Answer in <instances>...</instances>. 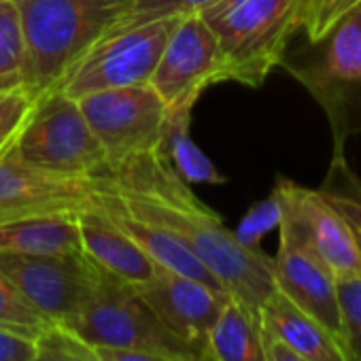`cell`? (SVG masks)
Masks as SVG:
<instances>
[{
	"instance_id": "obj_31",
	"label": "cell",
	"mask_w": 361,
	"mask_h": 361,
	"mask_svg": "<svg viewBox=\"0 0 361 361\" xmlns=\"http://www.w3.org/2000/svg\"><path fill=\"white\" fill-rule=\"evenodd\" d=\"M32 361H71L68 353L56 331V327L51 325L45 334L39 336L37 342V353L32 357Z\"/></svg>"
},
{
	"instance_id": "obj_1",
	"label": "cell",
	"mask_w": 361,
	"mask_h": 361,
	"mask_svg": "<svg viewBox=\"0 0 361 361\" xmlns=\"http://www.w3.org/2000/svg\"><path fill=\"white\" fill-rule=\"evenodd\" d=\"M102 176L136 211L183 243L213 272L230 298L259 312L276 289L272 257L262 249L243 245L164 155L134 157Z\"/></svg>"
},
{
	"instance_id": "obj_4",
	"label": "cell",
	"mask_w": 361,
	"mask_h": 361,
	"mask_svg": "<svg viewBox=\"0 0 361 361\" xmlns=\"http://www.w3.org/2000/svg\"><path fill=\"white\" fill-rule=\"evenodd\" d=\"M281 66L323 106L336 147H344L348 132H361V3L344 13L321 41L308 43L306 54L285 58Z\"/></svg>"
},
{
	"instance_id": "obj_20",
	"label": "cell",
	"mask_w": 361,
	"mask_h": 361,
	"mask_svg": "<svg viewBox=\"0 0 361 361\" xmlns=\"http://www.w3.org/2000/svg\"><path fill=\"white\" fill-rule=\"evenodd\" d=\"M190 121L192 115H166L164 136L157 153L170 161V166L185 183H209V185L226 183V176L192 140Z\"/></svg>"
},
{
	"instance_id": "obj_5",
	"label": "cell",
	"mask_w": 361,
	"mask_h": 361,
	"mask_svg": "<svg viewBox=\"0 0 361 361\" xmlns=\"http://www.w3.org/2000/svg\"><path fill=\"white\" fill-rule=\"evenodd\" d=\"M60 327H66L92 346L149 350L174 361H198L207 355L168 331L134 285L102 270H98V281L81 310Z\"/></svg>"
},
{
	"instance_id": "obj_11",
	"label": "cell",
	"mask_w": 361,
	"mask_h": 361,
	"mask_svg": "<svg viewBox=\"0 0 361 361\" xmlns=\"http://www.w3.org/2000/svg\"><path fill=\"white\" fill-rule=\"evenodd\" d=\"M274 192L283 207V217L298 238L325 264L336 281L361 276V251L346 219L319 190L279 176Z\"/></svg>"
},
{
	"instance_id": "obj_21",
	"label": "cell",
	"mask_w": 361,
	"mask_h": 361,
	"mask_svg": "<svg viewBox=\"0 0 361 361\" xmlns=\"http://www.w3.org/2000/svg\"><path fill=\"white\" fill-rule=\"evenodd\" d=\"M319 192L346 219L361 251V176H357L346 164L344 147H336L327 176Z\"/></svg>"
},
{
	"instance_id": "obj_9",
	"label": "cell",
	"mask_w": 361,
	"mask_h": 361,
	"mask_svg": "<svg viewBox=\"0 0 361 361\" xmlns=\"http://www.w3.org/2000/svg\"><path fill=\"white\" fill-rule=\"evenodd\" d=\"M224 81V60L213 30L198 13L178 16L149 85L166 115H192L207 87Z\"/></svg>"
},
{
	"instance_id": "obj_23",
	"label": "cell",
	"mask_w": 361,
	"mask_h": 361,
	"mask_svg": "<svg viewBox=\"0 0 361 361\" xmlns=\"http://www.w3.org/2000/svg\"><path fill=\"white\" fill-rule=\"evenodd\" d=\"M0 327L32 338H39L51 327V323L24 300V295L3 272H0Z\"/></svg>"
},
{
	"instance_id": "obj_26",
	"label": "cell",
	"mask_w": 361,
	"mask_h": 361,
	"mask_svg": "<svg viewBox=\"0 0 361 361\" xmlns=\"http://www.w3.org/2000/svg\"><path fill=\"white\" fill-rule=\"evenodd\" d=\"M35 102L37 98L24 87L0 92V157L13 147Z\"/></svg>"
},
{
	"instance_id": "obj_6",
	"label": "cell",
	"mask_w": 361,
	"mask_h": 361,
	"mask_svg": "<svg viewBox=\"0 0 361 361\" xmlns=\"http://www.w3.org/2000/svg\"><path fill=\"white\" fill-rule=\"evenodd\" d=\"M13 149L26 164L56 176L96 178L109 174L106 155L79 102L58 87L37 98Z\"/></svg>"
},
{
	"instance_id": "obj_22",
	"label": "cell",
	"mask_w": 361,
	"mask_h": 361,
	"mask_svg": "<svg viewBox=\"0 0 361 361\" xmlns=\"http://www.w3.org/2000/svg\"><path fill=\"white\" fill-rule=\"evenodd\" d=\"M26 90V41L16 0H0V92Z\"/></svg>"
},
{
	"instance_id": "obj_18",
	"label": "cell",
	"mask_w": 361,
	"mask_h": 361,
	"mask_svg": "<svg viewBox=\"0 0 361 361\" xmlns=\"http://www.w3.org/2000/svg\"><path fill=\"white\" fill-rule=\"evenodd\" d=\"M0 253L83 255L77 213H51L3 226Z\"/></svg>"
},
{
	"instance_id": "obj_19",
	"label": "cell",
	"mask_w": 361,
	"mask_h": 361,
	"mask_svg": "<svg viewBox=\"0 0 361 361\" xmlns=\"http://www.w3.org/2000/svg\"><path fill=\"white\" fill-rule=\"evenodd\" d=\"M204 353L213 361H268L259 312L228 295Z\"/></svg>"
},
{
	"instance_id": "obj_30",
	"label": "cell",
	"mask_w": 361,
	"mask_h": 361,
	"mask_svg": "<svg viewBox=\"0 0 361 361\" xmlns=\"http://www.w3.org/2000/svg\"><path fill=\"white\" fill-rule=\"evenodd\" d=\"M92 353L96 355L98 361H174L157 353L136 350V348H117V346H92Z\"/></svg>"
},
{
	"instance_id": "obj_15",
	"label": "cell",
	"mask_w": 361,
	"mask_h": 361,
	"mask_svg": "<svg viewBox=\"0 0 361 361\" xmlns=\"http://www.w3.org/2000/svg\"><path fill=\"white\" fill-rule=\"evenodd\" d=\"M279 251L272 257L276 289L300 310L344 338L334 274L285 221L279 224Z\"/></svg>"
},
{
	"instance_id": "obj_34",
	"label": "cell",
	"mask_w": 361,
	"mask_h": 361,
	"mask_svg": "<svg viewBox=\"0 0 361 361\" xmlns=\"http://www.w3.org/2000/svg\"><path fill=\"white\" fill-rule=\"evenodd\" d=\"M198 361H213V359H209V355H204L202 359H198Z\"/></svg>"
},
{
	"instance_id": "obj_16",
	"label": "cell",
	"mask_w": 361,
	"mask_h": 361,
	"mask_svg": "<svg viewBox=\"0 0 361 361\" xmlns=\"http://www.w3.org/2000/svg\"><path fill=\"white\" fill-rule=\"evenodd\" d=\"M77 224L83 255L98 270L134 287L151 281L161 270L92 200L77 211Z\"/></svg>"
},
{
	"instance_id": "obj_8",
	"label": "cell",
	"mask_w": 361,
	"mask_h": 361,
	"mask_svg": "<svg viewBox=\"0 0 361 361\" xmlns=\"http://www.w3.org/2000/svg\"><path fill=\"white\" fill-rule=\"evenodd\" d=\"M77 102L106 155L109 172L159 151L166 106L151 85L102 90Z\"/></svg>"
},
{
	"instance_id": "obj_13",
	"label": "cell",
	"mask_w": 361,
	"mask_h": 361,
	"mask_svg": "<svg viewBox=\"0 0 361 361\" xmlns=\"http://www.w3.org/2000/svg\"><path fill=\"white\" fill-rule=\"evenodd\" d=\"M136 291L168 331L198 353H204L209 331L228 300L224 291L164 268Z\"/></svg>"
},
{
	"instance_id": "obj_14",
	"label": "cell",
	"mask_w": 361,
	"mask_h": 361,
	"mask_svg": "<svg viewBox=\"0 0 361 361\" xmlns=\"http://www.w3.org/2000/svg\"><path fill=\"white\" fill-rule=\"evenodd\" d=\"M92 202L130 238L134 240L140 251L159 268L196 279L217 291L226 289L213 276V272L183 245L174 234L166 228L136 211L119 192H115L104 176L92 178Z\"/></svg>"
},
{
	"instance_id": "obj_7",
	"label": "cell",
	"mask_w": 361,
	"mask_h": 361,
	"mask_svg": "<svg viewBox=\"0 0 361 361\" xmlns=\"http://www.w3.org/2000/svg\"><path fill=\"white\" fill-rule=\"evenodd\" d=\"M176 18H157L106 35L68 68L58 90L79 100L102 90L149 85Z\"/></svg>"
},
{
	"instance_id": "obj_2",
	"label": "cell",
	"mask_w": 361,
	"mask_h": 361,
	"mask_svg": "<svg viewBox=\"0 0 361 361\" xmlns=\"http://www.w3.org/2000/svg\"><path fill=\"white\" fill-rule=\"evenodd\" d=\"M26 41V90L39 98L104 39L134 0H16Z\"/></svg>"
},
{
	"instance_id": "obj_29",
	"label": "cell",
	"mask_w": 361,
	"mask_h": 361,
	"mask_svg": "<svg viewBox=\"0 0 361 361\" xmlns=\"http://www.w3.org/2000/svg\"><path fill=\"white\" fill-rule=\"evenodd\" d=\"M39 338L0 327V361H32Z\"/></svg>"
},
{
	"instance_id": "obj_12",
	"label": "cell",
	"mask_w": 361,
	"mask_h": 361,
	"mask_svg": "<svg viewBox=\"0 0 361 361\" xmlns=\"http://www.w3.org/2000/svg\"><path fill=\"white\" fill-rule=\"evenodd\" d=\"M92 200V178L43 172L11 147L0 157V228L51 213H77Z\"/></svg>"
},
{
	"instance_id": "obj_32",
	"label": "cell",
	"mask_w": 361,
	"mask_h": 361,
	"mask_svg": "<svg viewBox=\"0 0 361 361\" xmlns=\"http://www.w3.org/2000/svg\"><path fill=\"white\" fill-rule=\"evenodd\" d=\"M66 353H68V359L71 361H98L96 355L92 353V346L87 342H83L81 338H77L73 331H68L66 327H60V325H54Z\"/></svg>"
},
{
	"instance_id": "obj_25",
	"label": "cell",
	"mask_w": 361,
	"mask_h": 361,
	"mask_svg": "<svg viewBox=\"0 0 361 361\" xmlns=\"http://www.w3.org/2000/svg\"><path fill=\"white\" fill-rule=\"evenodd\" d=\"M336 293L342 321V336L355 359L361 361V276L336 281Z\"/></svg>"
},
{
	"instance_id": "obj_17",
	"label": "cell",
	"mask_w": 361,
	"mask_h": 361,
	"mask_svg": "<svg viewBox=\"0 0 361 361\" xmlns=\"http://www.w3.org/2000/svg\"><path fill=\"white\" fill-rule=\"evenodd\" d=\"M262 327L306 361H357L344 338L274 289L259 308Z\"/></svg>"
},
{
	"instance_id": "obj_33",
	"label": "cell",
	"mask_w": 361,
	"mask_h": 361,
	"mask_svg": "<svg viewBox=\"0 0 361 361\" xmlns=\"http://www.w3.org/2000/svg\"><path fill=\"white\" fill-rule=\"evenodd\" d=\"M264 344H266V359L268 361H306L304 357L295 355L289 346H285L281 340H276L266 329H264Z\"/></svg>"
},
{
	"instance_id": "obj_10",
	"label": "cell",
	"mask_w": 361,
	"mask_h": 361,
	"mask_svg": "<svg viewBox=\"0 0 361 361\" xmlns=\"http://www.w3.org/2000/svg\"><path fill=\"white\" fill-rule=\"evenodd\" d=\"M0 272L51 325H66L98 281V268L85 255L0 253Z\"/></svg>"
},
{
	"instance_id": "obj_24",
	"label": "cell",
	"mask_w": 361,
	"mask_h": 361,
	"mask_svg": "<svg viewBox=\"0 0 361 361\" xmlns=\"http://www.w3.org/2000/svg\"><path fill=\"white\" fill-rule=\"evenodd\" d=\"M359 3L361 0H304L300 32L304 35L306 43L321 41L331 30V26Z\"/></svg>"
},
{
	"instance_id": "obj_27",
	"label": "cell",
	"mask_w": 361,
	"mask_h": 361,
	"mask_svg": "<svg viewBox=\"0 0 361 361\" xmlns=\"http://www.w3.org/2000/svg\"><path fill=\"white\" fill-rule=\"evenodd\" d=\"M213 0H134L132 11L109 32H119L126 28H134L142 22H151L157 18H176L185 13H196Z\"/></svg>"
},
{
	"instance_id": "obj_28",
	"label": "cell",
	"mask_w": 361,
	"mask_h": 361,
	"mask_svg": "<svg viewBox=\"0 0 361 361\" xmlns=\"http://www.w3.org/2000/svg\"><path fill=\"white\" fill-rule=\"evenodd\" d=\"M281 217H283V207H281V200L276 196V192L272 190V194L257 202L240 221V226L234 230L236 238L247 245V247H253V249H259V240L274 228H279L281 224Z\"/></svg>"
},
{
	"instance_id": "obj_3",
	"label": "cell",
	"mask_w": 361,
	"mask_h": 361,
	"mask_svg": "<svg viewBox=\"0 0 361 361\" xmlns=\"http://www.w3.org/2000/svg\"><path fill=\"white\" fill-rule=\"evenodd\" d=\"M304 0H213L200 11L213 30L221 60L224 81L262 87L287 56L289 43L300 35Z\"/></svg>"
}]
</instances>
